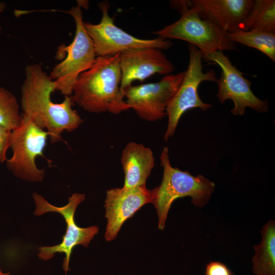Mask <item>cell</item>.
I'll return each instance as SVG.
<instances>
[{"mask_svg":"<svg viewBox=\"0 0 275 275\" xmlns=\"http://www.w3.org/2000/svg\"><path fill=\"white\" fill-rule=\"evenodd\" d=\"M189 63L184 71L182 82L178 90L170 102L166 114L168 123L164 140L167 141L174 134L178 122L182 116L188 110L198 108L207 111L212 107L204 102L198 94V88L205 81L217 82L216 73L212 69L203 71V56L195 46L188 44Z\"/></svg>","mask_w":275,"mask_h":275,"instance_id":"cell-8","label":"cell"},{"mask_svg":"<svg viewBox=\"0 0 275 275\" xmlns=\"http://www.w3.org/2000/svg\"><path fill=\"white\" fill-rule=\"evenodd\" d=\"M56 90L54 82L38 64L27 65L21 88V105L23 114L36 125L48 133L51 143L62 140L64 131L72 132L84 122L76 111L70 96L61 103H54L51 94Z\"/></svg>","mask_w":275,"mask_h":275,"instance_id":"cell-1","label":"cell"},{"mask_svg":"<svg viewBox=\"0 0 275 275\" xmlns=\"http://www.w3.org/2000/svg\"><path fill=\"white\" fill-rule=\"evenodd\" d=\"M120 66L123 91L133 81H142L158 73L171 74L175 70L172 62L162 50L154 47H142L128 49L120 53Z\"/></svg>","mask_w":275,"mask_h":275,"instance_id":"cell-13","label":"cell"},{"mask_svg":"<svg viewBox=\"0 0 275 275\" xmlns=\"http://www.w3.org/2000/svg\"><path fill=\"white\" fill-rule=\"evenodd\" d=\"M121 162L124 173L123 187L129 188L146 185L155 166V159L150 148L130 142L122 152Z\"/></svg>","mask_w":275,"mask_h":275,"instance_id":"cell-15","label":"cell"},{"mask_svg":"<svg viewBox=\"0 0 275 275\" xmlns=\"http://www.w3.org/2000/svg\"><path fill=\"white\" fill-rule=\"evenodd\" d=\"M12 131L0 125V162L7 160V151L10 146Z\"/></svg>","mask_w":275,"mask_h":275,"instance_id":"cell-20","label":"cell"},{"mask_svg":"<svg viewBox=\"0 0 275 275\" xmlns=\"http://www.w3.org/2000/svg\"><path fill=\"white\" fill-rule=\"evenodd\" d=\"M22 117L15 96L8 90L0 87V125L12 131L18 126Z\"/></svg>","mask_w":275,"mask_h":275,"instance_id":"cell-19","label":"cell"},{"mask_svg":"<svg viewBox=\"0 0 275 275\" xmlns=\"http://www.w3.org/2000/svg\"><path fill=\"white\" fill-rule=\"evenodd\" d=\"M102 16L98 24L84 22L85 28L92 39L97 57L120 53L131 49L154 47L161 50L172 46L170 40L160 38L152 39H140L126 33L115 24L114 18L109 16V4L107 1L98 4Z\"/></svg>","mask_w":275,"mask_h":275,"instance_id":"cell-9","label":"cell"},{"mask_svg":"<svg viewBox=\"0 0 275 275\" xmlns=\"http://www.w3.org/2000/svg\"><path fill=\"white\" fill-rule=\"evenodd\" d=\"M148 203H152V191L146 185L107 190L104 205L107 219L105 240L115 239L124 223Z\"/></svg>","mask_w":275,"mask_h":275,"instance_id":"cell-12","label":"cell"},{"mask_svg":"<svg viewBox=\"0 0 275 275\" xmlns=\"http://www.w3.org/2000/svg\"><path fill=\"white\" fill-rule=\"evenodd\" d=\"M160 159L163 169L162 179L160 184L151 191L152 204L158 216V228L162 231L169 211L175 200L189 196L193 205L203 207L209 202L215 185L201 174L195 176L188 171L173 167L167 147L163 148Z\"/></svg>","mask_w":275,"mask_h":275,"instance_id":"cell-3","label":"cell"},{"mask_svg":"<svg viewBox=\"0 0 275 275\" xmlns=\"http://www.w3.org/2000/svg\"><path fill=\"white\" fill-rule=\"evenodd\" d=\"M33 198L36 208L34 214L40 216L47 212H57L62 215L66 223V231L61 243L53 246H42L38 250V257L41 260L47 261L54 256L56 253H64L65 257L63 263V268L66 273L69 268L71 254L74 248L77 245L88 247L89 244L98 233L97 226L87 228L78 227L74 221V214L77 206L85 199V195L80 193L72 194L68 198V203L62 207L54 206L40 194L34 193Z\"/></svg>","mask_w":275,"mask_h":275,"instance_id":"cell-7","label":"cell"},{"mask_svg":"<svg viewBox=\"0 0 275 275\" xmlns=\"http://www.w3.org/2000/svg\"><path fill=\"white\" fill-rule=\"evenodd\" d=\"M0 275H10L9 272H3L0 268Z\"/></svg>","mask_w":275,"mask_h":275,"instance_id":"cell-23","label":"cell"},{"mask_svg":"<svg viewBox=\"0 0 275 275\" xmlns=\"http://www.w3.org/2000/svg\"><path fill=\"white\" fill-rule=\"evenodd\" d=\"M120 53L97 57L78 77L70 95L74 104L93 113L118 114L130 109L124 100Z\"/></svg>","mask_w":275,"mask_h":275,"instance_id":"cell-2","label":"cell"},{"mask_svg":"<svg viewBox=\"0 0 275 275\" xmlns=\"http://www.w3.org/2000/svg\"><path fill=\"white\" fill-rule=\"evenodd\" d=\"M205 275H235L226 264L220 261H210L206 266Z\"/></svg>","mask_w":275,"mask_h":275,"instance_id":"cell-21","label":"cell"},{"mask_svg":"<svg viewBox=\"0 0 275 275\" xmlns=\"http://www.w3.org/2000/svg\"><path fill=\"white\" fill-rule=\"evenodd\" d=\"M231 41L255 48L275 62V32L261 30L238 31L228 33Z\"/></svg>","mask_w":275,"mask_h":275,"instance_id":"cell-18","label":"cell"},{"mask_svg":"<svg viewBox=\"0 0 275 275\" xmlns=\"http://www.w3.org/2000/svg\"><path fill=\"white\" fill-rule=\"evenodd\" d=\"M254 0H192L189 5L203 18L228 33L241 30Z\"/></svg>","mask_w":275,"mask_h":275,"instance_id":"cell-14","label":"cell"},{"mask_svg":"<svg viewBox=\"0 0 275 275\" xmlns=\"http://www.w3.org/2000/svg\"><path fill=\"white\" fill-rule=\"evenodd\" d=\"M6 8V4L4 2H0V12H2L5 10ZM2 30V28L0 26V31Z\"/></svg>","mask_w":275,"mask_h":275,"instance_id":"cell-22","label":"cell"},{"mask_svg":"<svg viewBox=\"0 0 275 275\" xmlns=\"http://www.w3.org/2000/svg\"><path fill=\"white\" fill-rule=\"evenodd\" d=\"M203 59L216 64L221 68V77L216 82L218 88L217 97L222 104L228 99L233 101L234 107L231 110V114L242 116L247 107L260 113L268 112V101L259 99L253 93L251 81L243 76L223 51L213 52Z\"/></svg>","mask_w":275,"mask_h":275,"instance_id":"cell-10","label":"cell"},{"mask_svg":"<svg viewBox=\"0 0 275 275\" xmlns=\"http://www.w3.org/2000/svg\"><path fill=\"white\" fill-rule=\"evenodd\" d=\"M260 244L254 246L252 270L256 275H275V222L269 220L261 231Z\"/></svg>","mask_w":275,"mask_h":275,"instance_id":"cell-16","label":"cell"},{"mask_svg":"<svg viewBox=\"0 0 275 275\" xmlns=\"http://www.w3.org/2000/svg\"><path fill=\"white\" fill-rule=\"evenodd\" d=\"M241 30L275 32V1L254 0Z\"/></svg>","mask_w":275,"mask_h":275,"instance_id":"cell-17","label":"cell"},{"mask_svg":"<svg viewBox=\"0 0 275 275\" xmlns=\"http://www.w3.org/2000/svg\"><path fill=\"white\" fill-rule=\"evenodd\" d=\"M65 12L72 16L74 20L75 36L69 45L62 44L59 47L57 57L59 59L67 52L66 57L55 65L49 76L54 82L56 90L67 96L72 94L78 77L91 68L97 56L93 41L84 25L80 7L78 5L72 7Z\"/></svg>","mask_w":275,"mask_h":275,"instance_id":"cell-5","label":"cell"},{"mask_svg":"<svg viewBox=\"0 0 275 275\" xmlns=\"http://www.w3.org/2000/svg\"><path fill=\"white\" fill-rule=\"evenodd\" d=\"M184 71L164 76L158 82L129 86L123 90L130 109L147 121L160 120L180 85Z\"/></svg>","mask_w":275,"mask_h":275,"instance_id":"cell-11","label":"cell"},{"mask_svg":"<svg viewBox=\"0 0 275 275\" xmlns=\"http://www.w3.org/2000/svg\"><path fill=\"white\" fill-rule=\"evenodd\" d=\"M170 4L179 11L181 17L173 23L152 32L158 38L187 41L197 47L203 57L216 51L237 49L228 33L213 22L202 18L189 5L188 1H173Z\"/></svg>","mask_w":275,"mask_h":275,"instance_id":"cell-4","label":"cell"},{"mask_svg":"<svg viewBox=\"0 0 275 275\" xmlns=\"http://www.w3.org/2000/svg\"><path fill=\"white\" fill-rule=\"evenodd\" d=\"M48 133L36 125L28 117L22 114L18 126L12 131L10 146L13 154L6 161L7 169L16 177L33 182H41L44 170L36 164L38 156L44 157Z\"/></svg>","mask_w":275,"mask_h":275,"instance_id":"cell-6","label":"cell"}]
</instances>
